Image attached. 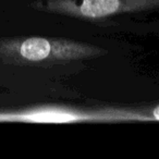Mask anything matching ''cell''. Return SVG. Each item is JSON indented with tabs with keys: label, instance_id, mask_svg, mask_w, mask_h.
Returning <instances> with one entry per match:
<instances>
[{
	"label": "cell",
	"instance_id": "cell-1",
	"mask_svg": "<svg viewBox=\"0 0 159 159\" xmlns=\"http://www.w3.org/2000/svg\"><path fill=\"white\" fill-rule=\"evenodd\" d=\"M105 55L107 50L102 47L69 38H0V61L14 66L51 68L79 63Z\"/></svg>",
	"mask_w": 159,
	"mask_h": 159
},
{
	"label": "cell",
	"instance_id": "cell-2",
	"mask_svg": "<svg viewBox=\"0 0 159 159\" xmlns=\"http://www.w3.org/2000/svg\"><path fill=\"white\" fill-rule=\"evenodd\" d=\"M31 7L81 21L102 22L124 14L159 12V0H36Z\"/></svg>",
	"mask_w": 159,
	"mask_h": 159
}]
</instances>
